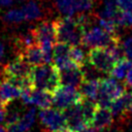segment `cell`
Returning <instances> with one entry per match:
<instances>
[{
    "mask_svg": "<svg viewBox=\"0 0 132 132\" xmlns=\"http://www.w3.org/2000/svg\"><path fill=\"white\" fill-rule=\"evenodd\" d=\"M30 81L32 88L53 93L60 86L58 69L53 63H42L33 66L31 69Z\"/></svg>",
    "mask_w": 132,
    "mask_h": 132,
    "instance_id": "obj_1",
    "label": "cell"
},
{
    "mask_svg": "<svg viewBox=\"0 0 132 132\" xmlns=\"http://www.w3.org/2000/svg\"><path fill=\"white\" fill-rule=\"evenodd\" d=\"M53 23L55 26L57 42H64L69 45L80 43L84 30L73 16L59 18Z\"/></svg>",
    "mask_w": 132,
    "mask_h": 132,
    "instance_id": "obj_2",
    "label": "cell"
},
{
    "mask_svg": "<svg viewBox=\"0 0 132 132\" xmlns=\"http://www.w3.org/2000/svg\"><path fill=\"white\" fill-rule=\"evenodd\" d=\"M126 90L127 87L125 84L119 82L118 79L111 76L106 78H100V87L96 103L99 107L109 108L111 102L119 98Z\"/></svg>",
    "mask_w": 132,
    "mask_h": 132,
    "instance_id": "obj_3",
    "label": "cell"
},
{
    "mask_svg": "<svg viewBox=\"0 0 132 132\" xmlns=\"http://www.w3.org/2000/svg\"><path fill=\"white\" fill-rule=\"evenodd\" d=\"M120 38L119 35H113L102 29L100 26L89 27L81 35L80 43L88 48L92 47H107L116 39Z\"/></svg>",
    "mask_w": 132,
    "mask_h": 132,
    "instance_id": "obj_4",
    "label": "cell"
},
{
    "mask_svg": "<svg viewBox=\"0 0 132 132\" xmlns=\"http://www.w3.org/2000/svg\"><path fill=\"white\" fill-rule=\"evenodd\" d=\"M87 61L95 70L108 74L117 60L105 47H92L87 54Z\"/></svg>",
    "mask_w": 132,
    "mask_h": 132,
    "instance_id": "obj_5",
    "label": "cell"
},
{
    "mask_svg": "<svg viewBox=\"0 0 132 132\" xmlns=\"http://www.w3.org/2000/svg\"><path fill=\"white\" fill-rule=\"evenodd\" d=\"M53 105L55 108L64 110L65 108L78 103L82 97L77 88L67 86V85H60L53 93Z\"/></svg>",
    "mask_w": 132,
    "mask_h": 132,
    "instance_id": "obj_6",
    "label": "cell"
},
{
    "mask_svg": "<svg viewBox=\"0 0 132 132\" xmlns=\"http://www.w3.org/2000/svg\"><path fill=\"white\" fill-rule=\"evenodd\" d=\"M38 118L43 132H59L66 126L62 110L57 108H43L38 112Z\"/></svg>",
    "mask_w": 132,
    "mask_h": 132,
    "instance_id": "obj_7",
    "label": "cell"
},
{
    "mask_svg": "<svg viewBox=\"0 0 132 132\" xmlns=\"http://www.w3.org/2000/svg\"><path fill=\"white\" fill-rule=\"evenodd\" d=\"M21 100L25 105L37 106L40 109L48 108L53 105V95L51 92L34 88L23 90Z\"/></svg>",
    "mask_w": 132,
    "mask_h": 132,
    "instance_id": "obj_8",
    "label": "cell"
},
{
    "mask_svg": "<svg viewBox=\"0 0 132 132\" xmlns=\"http://www.w3.org/2000/svg\"><path fill=\"white\" fill-rule=\"evenodd\" d=\"M32 66L27 63L21 56H16L2 68L3 78H30Z\"/></svg>",
    "mask_w": 132,
    "mask_h": 132,
    "instance_id": "obj_9",
    "label": "cell"
},
{
    "mask_svg": "<svg viewBox=\"0 0 132 132\" xmlns=\"http://www.w3.org/2000/svg\"><path fill=\"white\" fill-rule=\"evenodd\" d=\"M64 118H65V123H66V127L80 132L82 131L86 127H88L87 121L84 117L82 113V109L80 106V101L76 104H73L67 108H65L64 110H62Z\"/></svg>",
    "mask_w": 132,
    "mask_h": 132,
    "instance_id": "obj_10",
    "label": "cell"
},
{
    "mask_svg": "<svg viewBox=\"0 0 132 132\" xmlns=\"http://www.w3.org/2000/svg\"><path fill=\"white\" fill-rule=\"evenodd\" d=\"M60 85H67L74 88H79L82 81L86 79L81 67L75 63L58 70Z\"/></svg>",
    "mask_w": 132,
    "mask_h": 132,
    "instance_id": "obj_11",
    "label": "cell"
},
{
    "mask_svg": "<svg viewBox=\"0 0 132 132\" xmlns=\"http://www.w3.org/2000/svg\"><path fill=\"white\" fill-rule=\"evenodd\" d=\"M132 102V90L128 89L116 100H113L109 106V110L113 119L124 121L128 116L130 110V105Z\"/></svg>",
    "mask_w": 132,
    "mask_h": 132,
    "instance_id": "obj_12",
    "label": "cell"
},
{
    "mask_svg": "<svg viewBox=\"0 0 132 132\" xmlns=\"http://www.w3.org/2000/svg\"><path fill=\"white\" fill-rule=\"evenodd\" d=\"M70 45L64 42H56L53 51V64L59 70L64 67H67L73 62L69 57Z\"/></svg>",
    "mask_w": 132,
    "mask_h": 132,
    "instance_id": "obj_13",
    "label": "cell"
},
{
    "mask_svg": "<svg viewBox=\"0 0 132 132\" xmlns=\"http://www.w3.org/2000/svg\"><path fill=\"white\" fill-rule=\"evenodd\" d=\"M113 123V117L109 110V108L105 107H97L94 117L91 121L90 126L95 128L98 132L105 131L111 127Z\"/></svg>",
    "mask_w": 132,
    "mask_h": 132,
    "instance_id": "obj_14",
    "label": "cell"
},
{
    "mask_svg": "<svg viewBox=\"0 0 132 132\" xmlns=\"http://www.w3.org/2000/svg\"><path fill=\"white\" fill-rule=\"evenodd\" d=\"M37 116V110L35 107H30L26 112H24L20 119L14 123L6 127L8 132H25L29 130L35 123Z\"/></svg>",
    "mask_w": 132,
    "mask_h": 132,
    "instance_id": "obj_15",
    "label": "cell"
},
{
    "mask_svg": "<svg viewBox=\"0 0 132 132\" xmlns=\"http://www.w3.org/2000/svg\"><path fill=\"white\" fill-rule=\"evenodd\" d=\"M33 32L38 43H41V42L56 43L57 42L56 31H55V26L53 22H47V21L41 22L33 29Z\"/></svg>",
    "mask_w": 132,
    "mask_h": 132,
    "instance_id": "obj_16",
    "label": "cell"
},
{
    "mask_svg": "<svg viewBox=\"0 0 132 132\" xmlns=\"http://www.w3.org/2000/svg\"><path fill=\"white\" fill-rule=\"evenodd\" d=\"M22 92L23 90L20 87L13 85L5 78L0 81V99L4 106L8 105L18 98H21Z\"/></svg>",
    "mask_w": 132,
    "mask_h": 132,
    "instance_id": "obj_17",
    "label": "cell"
},
{
    "mask_svg": "<svg viewBox=\"0 0 132 132\" xmlns=\"http://www.w3.org/2000/svg\"><path fill=\"white\" fill-rule=\"evenodd\" d=\"M18 55L21 56V57H22L27 63H29L32 67L44 63L42 51H41L40 45H39L38 43L33 44V45H31V46H28V47L24 48V50H23L22 52H20Z\"/></svg>",
    "mask_w": 132,
    "mask_h": 132,
    "instance_id": "obj_18",
    "label": "cell"
},
{
    "mask_svg": "<svg viewBox=\"0 0 132 132\" xmlns=\"http://www.w3.org/2000/svg\"><path fill=\"white\" fill-rule=\"evenodd\" d=\"M99 87H100V78L97 77L87 78L82 81V84L78 88V91L82 98L93 100L96 102L99 92Z\"/></svg>",
    "mask_w": 132,
    "mask_h": 132,
    "instance_id": "obj_19",
    "label": "cell"
},
{
    "mask_svg": "<svg viewBox=\"0 0 132 132\" xmlns=\"http://www.w3.org/2000/svg\"><path fill=\"white\" fill-rule=\"evenodd\" d=\"M131 67H132V61L129 60L127 57L123 56L122 58L118 59L114 62L112 68L108 74L118 80H122V79H125V77Z\"/></svg>",
    "mask_w": 132,
    "mask_h": 132,
    "instance_id": "obj_20",
    "label": "cell"
},
{
    "mask_svg": "<svg viewBox=\"0 0 132 132\" xmlns=\"http://www.w3.org/2000/svg\"><path fill=\"white\" fill-rule=\"evenodd\" d=\"M22 10L24 12L25 20H27V21H36V20L40 19L41 14H42L40 6L38 5L37 2H35L33 0H28L26 3H24Z\"/></svg>",
    "mask_w": 132,
    "mask_h": 132,
    "instance_id": "obj_21",
    "label": "cell"
},
{
    "mask_svg": "<svg viewBox=\"0 0 132 132\" xmlns=\"http://www.w3.org/2000/svg\"><path fill=\"white\" fill-rule=\"evenodd\" d=\"M120 11V8L118 7L117 0H105L103 8L100 10L98 18L102 19H108V20H113L116 22L117 15Z\"/></svg>",
    "mask_w": 132,
    "mask_h": 132,
    "instance_id": "obj_22",
    "label": "cell"
},
{
    "mask_svg": "<svg viewBox=\"0 0 132 132\" xmlns=\"http://www.w3.org/2000/svg\"><path fill=\"white\" fill-rule=\"evenodd\" d=\"M56 7L63 16H73L77 13L75 0H56Z\"/></svg>",
    "mask_w": 132,
    "mask_h": 132,
    "instance_id": "obj_23",
    "label": "cell"
},
{
    "mask_svg": "<svg viewBox=\"0 0 132 132\" xmlns=\"http://www.w3.org/2000/svg\"><path fill=\"white\" fill-rule=\"evenodd\" d=\"M69 57L73 63L78 65L79 67H82L87 62V55L85 51L79 46V44L76 45H70L69 50Z\"/></svg>",
    "mask_w": 132,
    "mask_h": 132,
    "instance_id": "obj_24",
    "label": "cell"
},
{
    "mask_svg": "<svg viewBox=\"0 0 132 132\" xmlns=\"http://www.w3.org/2000/svg\"><path fill=\"white\" fill-rule=\"evenodd\" d=\"M3 22H5L6 24H20L22 22L25 21V15L22 9H18V8H13V9H9L8 11H6L3 16H2Z\"/></svg>",
    "mask_w": 132,
    "mask_h": 132,
    "instance_id": "obj_25",
    "label": "cell"
},
{
    "mask_svg": "<svg viewBox=\"0 0 132 132\" xmlns=\"http://www.w3.org/2000/svg\"><path fill=\"white\" fill-rule=\"evenodd\" d=\"M116 23H117L118 27L132 28V12L120 10L117 15Z\"/></svg>",
    "mask_w": 132,
    "mask_h": 132,
    "instance_id": "obj_26",
    "label": "cell"
},
{
    "mask_svg": "<svg viewBox=\"0 0 132 132\" xmlns=\"http://www.w3.org/2000/svg\"><path fill=\"white\" fill-rule=\"evenodd\" d=\"M75 6H76V12H89L92 10L94 6L93 0H75Z\"/></svg>",
    "mask_w": 132,
    "mask_h": 132,
    "instance_id": "obj_27",
    "label": "cell"
},
{
    "mask_svg": "<svg viewBox=\"0 0 132 132\" xmlns=\"http://www.w3.org/2000/svg\"><path fill=\"white\" fill-rule=\"evenodd\" d=\"M121 45H122V50H123L124 56L132 61V36L126 37L121 42Z\"/></svg>",
    "mask_w": 132,
    "mask_h": 132,
    "instance_id": "obj_28",
    "label": "cell"
},
{
    "mask_svg": "<svg viewBox=\"0 0 132 132\" xmlns=\"http://www.w3.org/2000/svg\"><path fill=\"white\" fill-rule=\"evenodd\" d=\"M117 4L120 10L132 12V0H117Z\"/></svg>",
    "mask_w": 132,
    "mask_h": 132,
    "instance_id": "obj_29",
    "label": "cell"
},
{
    "mask_svg": "<svg viewBox=\"0 0 132 132\" xmlns=\"http://www.w3.org/2000/svg\"><path fill=\"white\" fill-rule=\"evenodd\" d=\"M125 85L128 89L132 90V67L130 68V70L128 71V73L125 77Z\"/></svg>",
    "mask_w": 132,
    "mask_h": 132,
    "instance_id": "obj_30",
    "label": "cell"
},
{
    "mask_svg": "<svg viewBox=\"0 0 132 132\" xmlns=\"http://www.w3.org/2000/svg\"><path fill=\"white\" fill-rule=\"evenodd\" d=\"M14 0H0V7H8L12 5Z\"/></svg>",
    "mask_w": 132,
    "mask_h": 132,
    "instance_id": "obj_31",
    "label": "cell"
},
{
    "mask_svg": "<svg viewBox=\"0 0 132 132\" xmlns=\"http://www.w3.org/2000/svg\"><path fill=\"white\" fill-rule=\"evenodd\" d=\"M4 55H5V46H4L3 42L0 40V63H1V61L3 60Z\"/></svg>",
    "mask_w": 132,
    "mask_h": 132,
    "instance_id": "obj_32",
    "label": "cell"
},
{
    "mask_svg": "<svg viewBox=\"0 0 132 132\" xmlns=\"http://www.w3.org/2000/svg\"><path fill=\"white\" fill-rule=\"evenodd\" d=\"M80 132H98L95 128H93V127H91V126H88V127H86L82 131H80Z\"/></svg>",
    "mask_w": 132,
    "mask_h": 132,
    "instance_id": "obj_33",
    "label": "cell"
},
{
    "mask_svg": "<svg viewBox=\"0 0 132 132\" xmlns=\"http://www.w3.org/2000/svg\"><path fill=\"white\" fill-rule=\"evenodd\" d=\"M59 132H77V131H74V130H72V129H70V128H68V127H64V128H62Z\"/></svg>",
    "mask_w": 132,
    "mask_h": 132,
    "instance_id": "obj_34",
    "label": "cell"
},
{
    "mask_svg": "<svg viewBox=\"0 0 132 132\" xmlns=\"http://www.w3.org/2000/svg\"><path fill=\"white\" fill-rule=\"evenodd\" d=\"M0 132H8V131L3 125H0Z\"/></svg>",
    "mask_w": 132,
    "mask_h": 132,
    "instance_id": "obj_35",
    "label": "cell"
},
{
    "mask_svg": "<svg viewBox=\"0 0 132 132\" xmlns=\"http://www.w3.org/2000/svg\"><path fill=\"white\" fill-rule=\"evenodd\" d=\"M16 3H20V4H24V3H26L28 0H14Z\"/></svg>",
    "mask_w": 132,
    "mask_h": 132,
    "instance_id": "obj_36",
    "label": "cell"
},
{
    "mask_svg": "<svg viewBox=\"0 0 132 132\" xmlns=\"http://www.w3.org/2000/svg\"><path fill=\"white\" fill-rule=\"evenodd\" d=\"M3 79V75H2V71H1V69H0V81Z\"/></svg>",
    "mask_w": 132,
    "mask_h": 132,
    "instance_id": "obj_37",
    "label": "cell"
},
{
    "mask_svg": "<svg viewBox=\"0 0 132 132\" xmlns=\"http://www.w3.org/2000/svg\"><path fill=\"white\" fill-rule=\"evenodd\" d=\"M130 114H132V102H131V105H130V110H129Z\"/></svg>",
    "mask_w": 132,
    "mask_h": 132,
    "instance_id": "obj_38",
    "label": "cell"
},
{
    "mask_svg": "<svg viewBox=\"0 0 132 132\" xmlns=\"http://www.w3.org/2000/svg\"><path fill=\"white\" fill-rule=\"evenodd\" d=\"M3 106H4V105L2 104V102H1V99H0V108H1V107H3Z\"/></svg>",
    "mask_w": 132,
    "mask_h": 132,
    "instance_id": "obj_39",
    "label": "cell"
},
{
    "mask_svg": "<svg viewBox=\"0 0 132 132\" xmlns=\"http://www.w3.org/2000/svg\"><path fill=\"white\" fill-rule=\"evenodd\" d=\"M130 132H132V123L130 124Z\"/></svg>",
    "mask_w": 132,
    "mask_h": 132,
    "instance_id": "obj_40",
    "label": "cell"
},
{
    "mask_svg": "<svg viewBox=\"0 0 132 132\" xmlns=\"http://www.w3.org/2000/svg\"><path fill=\"white\" fill-rule=\"evenodd\" d=\"M25 132H32V131H31V130L29 129V130H27V131H25Z\"/></svg>",
    "mask_w": 132,
    "mask_h": 132,
    "instance_id": "obj_41",
    "label": "cell"
}]
</instances>
